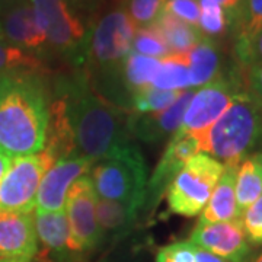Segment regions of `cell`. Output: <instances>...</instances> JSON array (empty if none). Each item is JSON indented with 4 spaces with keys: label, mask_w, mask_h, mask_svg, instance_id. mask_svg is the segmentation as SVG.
I'll return each instance as SVG.
<instances>
[{
    "label": "cell",
    "mask_w": 262,
    "mask_h": 262,
    "mask_svg": "<svg viewBox=\"0 0 262 262\" xmlns=\"http://www.w3.org/2000/svg\"><path fill=\"white\" fill-rule=\"evenodd\" d=\"M236 204L242 217L245 211L262 195V151L244 159L236 169Z\"/></svg>",
    "instance_id": "cell-20"
},
{
    "label": "cell",
    "mask_w": 262,
    "mask_h": 262,
    "mask_svg": "<svg viewBox=\"0 0 262 262\" xmlns=\"http://www.w3.org/2000/svg\"><path fill=\"white\" fill-rule=\"evenodd\" d=\"M189 242L226 262H252L253 246L245 234L242 222L201 223L192 229Z\"/></svg>",
    "instance_id": "cell-10"
},
{
    "label": "cell",
    "mask_w": 262,
    "mask_h": 262,
    "mask_svg": "<svg viewBox=\"0 0 262 262\" xmlns=\"http://www.w3.org/2000/svg\"><path fill=\"white\" fill-rule=\"evenodd\" d=\"M241 222L251 245H262V195L242 214Z\"/></svg>",
    "instance_id": "cell-31"
},
{
    "label": "cell",
    "mask_w": 262,
    "mask_h": 262,
    "mask_svg": "<svg viewBox=\"0 0 262 262\" xmlns=\"http://www.w3.org/2000/svg\"><path fill=\"white\" fill-rule=\"evenodd\" d=\"M234 60L241 69L262 64V31H259L251 41L234 42Z\"/></svg>",
    "instance_id": "cell-30"
},
{
    "label": "cell",
    "mask_w": 262,
    "mask_h": 262,
    "mask_svg": "<svg viewBox=\"0 0 262 262\" xmlns=\"http://www.w3.org/2000/svg\"><path fill=\"white\" fill-rule=\"evenodd\" d=\"M54 162V156L47 149L12 159L0 181V211L32 213L41 181Z\"/></svg>",
    "instance_id": "cell-8"
},
{
    "label": "cell",
    "mask_w": 262,
    "mask_h": 262,
    "mask_svg": "<svg viewBox=\"0 0 262 262\" xmlns=\"http://www.w3.org/2000/svg\"><path fill=\"white\" fill-rule=\"evenodd\" d=\"M236 169L233 166H225V170L215 185L213 194L210 196L207 206L201 211V223H219V222H232L241 220L236 204Z\"/></svg>",
    "instance_id": "cell-18"
},
{
    "label": "cell",
    "mask_w": 262,
    "mask_h": 262,
    "mask_svg": "<svg viewBox=\"0 0 262 262\" xmlns=\"http://www.w3.org/2000/svg\"><path fill=\"white\" fill-rule=\"evenodd\" d=\"M10 162H12L10 158H8V156H5V155L0 153V181L5 177V173L8 172V169H9L10 166Z\"/></svg>",
    "instance_id": "cell-38"
},
{
    "label": "cell",
    "mask_w": 262,
    "mask_h": 262,
    "mask_svg": "<svg viewBox=\"0 0 262 262\" xmlns=\"http://www.w3.org/2000/svg\"><path fill=\"white\" fill-rule=\"evenodd\" d=\"M50 88L42 73L0 76V153L10 159L46 146Z\"/></svg>",
    "instance_id": "cell-2"
},
{
    "label": "cell",
    "mask_w": 262,
    "mask_h": 262,
    "mask_svg": "<svg viewBox=\"0 0 262 262\" xmlns=\"http://www.w3.org/2000/svg\"><path fill=\"white\" fill-rule=\"evenodd\" d=\"M225 165L206 153H196L172 181L166 191L169 210L182 217L198 215L207 206Z\"/></svg>",
    "instance_id": "cell-6"
},
{
    "label": "cell",
    "mask_w": 262,
    "mask_h": 262,
    "mask_svg": "<svg viewBox=\"0 0 262 262\" xmlns=\"http://www.w3.org/2000/svg\"><path fill=\"white\" fill-rule=\"evenodd\" d=\"M215 2H219L227 12H232L236 8V3H234L233 0H215Z\"/></svg>",
    "instance_id": "cell-39"
},
{
    "label": "cell",
    "mask_w": 262,
    "mask_h": 262,
    "mask_svg": "<svg viewBox=\"0 0 262 262\" xmlns=\"http://www.w3.org/2000/svg\"><path fill=\"white\" fill-rule=\"evenodd\" d=\"M121 2H122V3H124V2H125V0H121Z\"/></svg>",
    "instance_id": "cell-44"
},
{
    "label": "cell",
    "mask_w": 262,
    "mask_h": 262,
    "mask_svg": "<svg viewBox=\"0 0 262 262\" xmlns=\"http://www.w3.org/2000/svg\"><path fill=\"white\" fill-rule=\"evenodd\" d=\"M181 92L182 91H162L149 86L131 95L127 114H147L165 110L178 99Z\"/></svg>",
    "instance_id": "cell-27"
},
{
    "label": "cell",
    "mask_w": 262,
    "mask_h": 262,
    "mask_svg": "<svg viewBox=\"0 0 262 262\" xmlns=\"http://www.w3.org/2000/svg\"><path fill=\"white\" fill-rule=\"evenodd\" d=\"M34 225L38 245L42 246L50 262H79L70 246V229L64 210L54 213L34 210Z\"/></svg>",
    "instance_id": "cell-16"
},
{
    "label": "cell",
    "mask_w": 262,
    "mask_h": 262,
    "mask_svg": "<svg viewBox=\"0 0 262 262\" xmlns=\"http://www.w3.org/2000/svg\"><path fill=\"white\" fill-rule=\"evenodd\" d=\"M151 86L162 91H185L191 88L187 53L169 54L160 60V66Z\"/></svg>",
    "instance_id": "cell-23"
},
{
    "label": "cell",
    "mask_w": 262,
    "mask_h": 262,
    "mask_svg": "<svg viewBox=\"0 0 262 262\" xmlns=\"http://www.w3.org/2000/svg\"><path fill=\"white\" fill-rule=\"evenodd\" d=\"M191 88H201L220 75L222 54L214 39L203 37L187 53Z\"/></svg>",
    "instance_id": "cell-19"
},
{
    "label": "cell",
    "mask_w": 262,
    "mask_h": 262,
    "mask_svg": "<svg viewBox=\"0 0 262 262\" xmlns=\"http://www.w3.org/2000/svg\"><path fill=\"white\" fill-rule=\"evenodd\" d=\"M244 70L245 86L246 91L256 99L262 106V64H255L242 69Z\"/></svg>",
    "instance_id": "cell-34"
},
{
    "label": "cell",
    "mask_w": 262,
    "mask_h": 262,
    "mask_svg": "<svg viewBox=\"0 0 262 262\" xmlns=\"http://www.w3.org/2000/svg\"><path fill=\"white\" fill-rule=\"evenodd\" d=\"M194 137L201 153L237 168L262 147V106L244 89L208 130Z\"/></svg>",
    "instance_id": "cell-3"
},
{
    "label": "cell",
    "mask_w": 262,
    "mask_h": 262,
    "mask_svg": "<svg viewBox=\"0 0 262 262\" xmlns=\"http://www.w3.org/2000/svg\"><path fill=\"white\" fill-rule=\"evenodd\" d=\"M143 213L140 207L98 198L96 220L102 234L103 246L115 245L127 239Z\"/></svg>",
    "instance_id": "cell-17"
},
{
    "label": "cell",
    "mask_w": 262,
    "mask_h": 262,
    "mask_svg": "<svg viewBox=\"0 0 262 262\" xmlns=\"http://www.w3.org/2000/svg\"><path fill=\"white\" fill-rule=\"evenodd\" d=\"M96 201L94 182L88 175L77 179L66 195L64 211L70 229V246L79 262L103 248L96 220Z\"/></svg>",
    "instance_id": "cell-9"
},
{
    "label": "cell",
    "mask_w": 262,
    "mask_h": 262,
    "mask_svg": "<svg viewBox=\"0 0 262 262\" xmlns=\"http://www.w3.org/2000/svg\"><path fill=\"white\" fill-rule=\"evenodd\" d=\"M252 262H262V252L256 256V258H253Z\"/></svg>",
    "instance_id": "cell-40"
},
{
    "label": "cell",
    "mask_w": 262,
    "mask_h": 262,
    "mask_svg": "<svg viewBox=\"0 0 262 262\" xmlns=\"http://www.w3.org/2000/svg\"><path fill=\"white\" fill-rule=\"evenodd\" d=\"M194 94L195 89H185L170 106L156 113L127 114V128L131 137L146 144H158L173 136L182 124L185 110Z\"/></svg>",
    "instance_id": "cell-13"
},
{
    "label": "cell",
    "mask_w": 262,
    "mask_h": 262,
    "mask_svg": "<svg viewBox=\"0 0 262 262\" xmlns=\"http://www.w3.org/2000/svg\"><path fill=\"white\" fill-rule=\"evenodd\" d=\"M151 27L159 32L170 54L188 53L204 37L198 27L189 25L168 12H163Z\"/></svg>",
    "instance_id": "cell-21"
},
{
    "label": "cell",
    "mask_w": 262,
    "mask_h": 262,
    "mask_svg": "<svg viewBox=\"0 0 262 262\" xmlns=\"http://www.w3.org/2000/svg\"><path fill=\"white\" fill-rule=\"evenodd\" d=\"M200 151L198 140L191 134H184L177 131L172 139L169 140L166 149L162 158L158 162L153 175L147 181L146 188V203L144 210L146 213H153V210L159 206L160 200L165 196L169 185L178 175V172L184 168L191 158H194Z\"/></svg>",
    "instance_id": "cell-11"
},
{
    "label": "cell",
    "mask_w": 262,
    "mask_h": 262,
    "mask_svg": "<svg viewBox=\"0 0 262 262\" xmlns=\"http://www.w3.org/2000/svg\"><path fill=\"white\" fill-rule=\"evenodd\" d=\"M159 66V58L141 56L134 51H130V54L125 57L121 69L122 84L127 94L131 96L141 89L151 86Z\"/></svg>",
    "instance_id": "cell-22"
},
{
    "label": "cell",
    "mask_w": 262,
    "mask_h": 262,
    "mask_svg": "<svg viewBox=\"0 0 262 262\" xmlns=\"http://www.w3.org/2000/svg\"><path fill=\"white\" fill-rule=\"evenodd\" d=\"M114 2H117V3H121V5H122V2H121V0H114Z\"/></svg>",
    "instance_id": "cell-43"
},
{
    "label": "cell",
    "mask_w": 262,
    "mask_h": 262,
    "mask_svg": "<svg viewBox=\"0 0 262 262\" xmlns=\"http://www.w3.org/2000/svg\"><path fill=\"white\" fill-rule=\"evenodd\" d=\"M53 94L64 102L79 156L96 163L141 151L127 128V113L95 91L86 69L58 76Z\"/></svg>",
    "instance_id": "cell-1"
},
{
    "label": "cell",
    "mask_w": 262,
    "mask_h": 262,
    "mask_svg": "<svg viewBox=\"0 0 262 262\" xmlns=\"http://www.w3.org/2000/svg\"><path fill=\"white\" fill-rule=\"evenodd\" d=\"M0 262H15V261H8V259H0ZM35 262V261H34Z\"/></svg>",
    "instance_id": "cell-42"
},
{
    "label": "cell",
    "mask_w": 262,
    "mask_h": 262,
    "mask_svg": "<svg viewBox=\"0 0 262 262\" xmlns=\"http://www.w3.org/2000/svg\"><path fill=\"white\" fill-rule=\"evenodd\" d=\"M98 262H143L139 258H133V256H111V258H103Z\"/></svg>",
    "instance_id": "cell-37"
},
{
    "label": "cell",
    "mask_w": 262,
    "mask_h": 262,
    "mask_svg": "<svg viewBox=\"0 0 262 262\" xmlns=\"http://www.w3.org/2000/svg\"><path fill=\"white\" fill-rule=\"evenodd\" d=\"M196 246L189 241H181L163 246L156 253V262H195Z\"/></svg>",
    "instance_id": "cell-32"
},
{
    "label": "cell",
    "mask_w": 262,
    "mask_h": 262,
    "mask_svg": "<svg viewBox=\"0 0 262 262\" xmlns=\"http://www.w3.org/2000/svg\"><path fill=\"white\" fill-rule=\"evenodd\" d=\"M163 12H168L189 25L194 27L198 25V19H200L198 0H168Z\"/></svg>",
    "instance_id": "cell-33"
},
{
    "label": "cell",
    "mask_w": 262,
    "mask_h": 262,
    "mask_svg": "<svg viewBox=\"0 0 262 262\" xmlns=\"http://www.w3.org/2000/svg\"><path fill=\"white\" fill-rule=\"evenodd\" d=\"M234 3H236V6H237V5H239V3H241V2H242V0H233ZM234 9H236V8H234Z\"/></svg>",
    "instance_id": "cell-41"
},
{
    "label": "cell",
    "mask_w": 262,
    "mask_h": 262,
    "mask_svg": "<svg viewBox=\"0 0 262 262\" xmlns=\"http://www.w3.org/2000/svg\"><path fill=\"white\" fill-rule=\"evenodd\" d=\"M200 5V19L198 29L207 38L223 37L230 28L229 12L215 0H198Z\"/></svg>",
    "instance_id": "cell-26"
},
{
    "label": "cell",
    "mask_w": 262,
    "mask_h": 262,
    "mask_svg": "<svg viewBox=\"0 0 262 262\" xmlns=\"http://www.w3.org/2000/svg\"><path fill=\"white\" fill-rule=\"evenodd\" d=\"M94 163L83 156L58 159L48 169L41 181L35 200L37 211H61L64 210L69 188L79 178L88 175Z\"/></svg>",
    "instance_id": "cell-12"
},
{
    "label": "cell",
    "mask_w": 262,
    "mask_h": 262,
    "mask_svg": "<svg viewBox=\"0 0 262 262\" xmlns=\"http://www.w3.org/2000/svg\"><path fill=\"white\" fill-rule=\"evenodd\" d=\"M35 10L48 51L56 53L77 69L86 63L89 29L67 0H29Z\"/></svg>",
    "instance_id": "cell-4"
},
{
    "label": "cell",
    "mask_w": 262,
    "mask_h": 262,
    "mask_svg": "<svg viewBox=\"0 0 262 262\" xmlns=\"http://www.w3.org/2000/svg\"><path fill=\"white\" fill-rule=\"evenodd\" d=\"M195 262H226V261H223L222 258L215 256V255H213V253L207 252V251H203V249L196 248Z\"/></svg>",
    "instance_id": "cell-36"
},
{
    "label": "cell",
    "mask_w": 262,
    "mask_h": 262,
    "mask_svg": "<svg viewBox=\"0 0 262 262\" xmlns=\"http://www.w3.org/2000/svg\"><path fill=\"white\" fill-rule=\"evenodd\" d=\"M92 182L98 198L133 204L144 210L147 188V165L143 153L94 163Z\"/></svg>",
    "instance_id": "cell-5"
},
{
    "label": "cell",
    "mask_w": 262,
    "mask_h": 262,
    "mask_svg": "<svg viewBox=\"0 0 262 262\" xmlns=\"http://www.w3.org/2000/svg\"><path fill=\"white\" fill-rule=\"evenodd\" d=\"M39 253L32 213L0 211V259L34 262Z\"/></svg>",
    "instance_id": "cell-15"
},
{
    "label": "cell",
    "mask_w": 262,
    "mask_h": 262,
    "mask_svg": "<svg viewBox=\"0 0 262 262\" xmlns=\"http://www.w3.org/2000/svg\"><path fill=\"white\" fill-rule=\"evenodd\" d=\"M168 0H125L122 6L137 28L151 27L165 10Z\"/></svg>",
    "instance_id": "cell-28"
},
{
    "label": "cell",
    "mask_w": 262,
    "mask_h": 262,
    "mask_svg": "<svg viewBox=\"0 0 262 262\" xmlns=\"http://www.w3.org/2000/svg\"><path fill=\"white\" fill-rule=\"evenodd\" d=\"M98 2L99 0H67V3L75 10H86V12L96 9Z\"/></svg>",
    "instance_id": "cell-35"
},
{
    "label": "cell",
    "mask_w": 262,
    "mask_h": 262,
    "mask_svg": "<svg viewBox=\"0 0 262 262\" xmlns=\"http://www.w3.org/2000/svg\"><path fill=\"white\" fill-rule=\"evenodd\" d=\"M19 72L46 75L48 73V69L41 57L15 47L5 38L0 37V76Z\"/></svg>",
    "instance_id": "cell-25"
},
{
    "label": "cell",
    "mask_w": 262,
    "mask_h": 262,
    "mask_svg": "<svg viewBox=\"0 0 262 262\" xmlns=\"http://www.w3.org/2000/svg\"><path fill=\"white\" fill-rule=\"evenodd\" d=\"M229 16L234 42L251 41L262 31V0H242Z\"/></svg>",
    "instance_id": "cell-24"
},
{
    "label": "cell",
    "mask_w": 262,
    "mask_h": 262,
    "mask_svg": "<svg viewBox=\"0 0 262 262\" xmlns=\"http://www.w3.org/2000/svg\"><path fill=\"white\" fill-rule=\"evenodd\" d=\"M244 89H246L244 70L239 66L222 70L211 82L195 91L178 131L191 136L203 134L223 115Z\"/></svg>",
    "instance_id": "cell-7"
},
{
    "label": "cell",
    "mask_w": 262,
    "mask_h": 262,
    "mask_svg": "<svg viewBox=\"0 0 262 262\" xmlns=\"http://www.w3.org/2000/svg\"><path fill=\"white\" fill-rule=\"evenodd\" d=\"M0 37L5 38L12 46L41 58L48 51L47 39L38 25L35 10L29 0L16 2L2 12Z\"/></svg>",
    "instance_id": "cell-14"
},
{
    "label": "cell",
    "mask_w": 262,
    "mask_h": 262,
    "mask_svg": "<svg viewBox=\"0 0 262 262\" xmlns=\"http://www.w3.org/2000/svg\"><path fill=\"white\" fill-rule=\"evenodd\" d=\"M131 51L141 56L159 58V60L170 54L165 41L153 27L136 29L133 42H131Z\"/></svg>",
    "instance_id": "cell-29"
}]
</instances>
